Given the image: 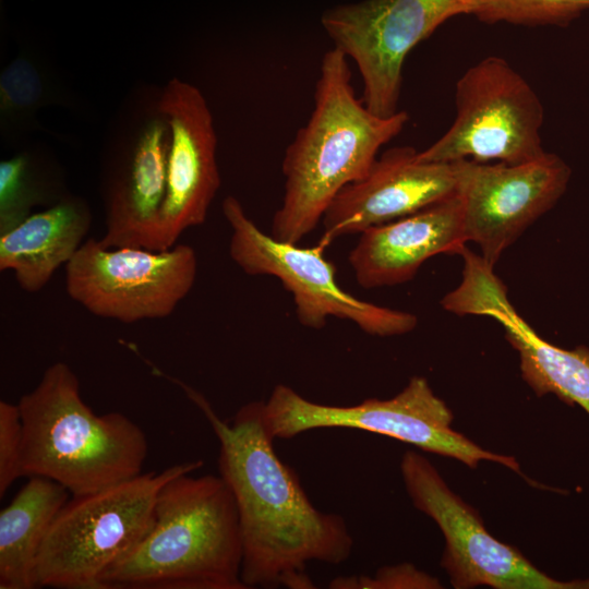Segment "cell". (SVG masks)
I'll return each mask as SVG.
<instances>
[{
	"label": "cell",
	"instance_id": "obj_1",
	"mask_svg": "<svg viewBox=\"0 0 589 589\" xmlns=\"http://www.w3.org/2000/svg\"><path fill=\"white\" fill-rule=\"evenodd\" d=\"M173 380V378H172ZM200 408L219 442V476L238 512L241 579L249 588L314 589L310 562H346L353 538L342 516L317 509L274 449L264 400L244 404L230 422L206 398L173 380Z\"/></svg>",
	"mask_w": 589,
	"mask_h": 589
},
{
	"label": "cell",
	"instance_id": "obj_2",
	"mask_svg": "<svg viewBox=\"0 0 589 589\" xmlns=\"http://www.w3.org/2000/svg\"><path fill=\"white\" fill-rule=\"evenodd\" d=\"M408 121L405 110L389 117L369 110L352 87L348 58L334 47L327 50L311 116L284 154V195L271 235L298 244L322 221L336 194L369 172L381 147Z\"/></svg>",
	"mask_w": 589,
	"mask_h": 589
},
{
	"label": "cell",
	"instance_id": "obj_3",
	"mask_svg": "<svg viewBox=\"0 0 589 589\" xmlns=\"http://www.w3.org/2000/svg\"><path fill=\"white\" fill-rule=\"evenodd\" d=\"M190 473L164 484L149 530L101 589H247L233 495L220 476Z\"/></svg>",
	"mask_w": 589,
	"mask_h": 589
},
{
	"label": "cell",
	"instance_id": "obj_4",
	"mask_svg": "<svg viewBox=\"0 0 589 589\" xmlns=\"http://www.w3.org/2000/svg\"><path fill=\"white\" fill-rule=\"evenodd\" d=\"M17 405L23 476L51 479L76 496L142 473L148 450L144 431L124 413L95 414L69 364L49 365Z\"/></svg>",
	"mask_w": 589,
	"mask_h": 589
},
{
	"label": "cell",
	"instance_id": "obj_5",
	"mask_svg": "<svg viewBox=\"0 0 589 589\" xmlns=\"http://www.w3.org/2000/svg\"><path fill=\"white\" fill-rule=\"evenodd\" d=\"M201 459L149 471L106 489L71 496L39 549L37 587L101 589L106 570L132 551L149 530L160 489L193 472Z\"/></svg>",
	"mask_w": 589,
	"mask_h": 589
},
{
	"label": "cell",
	"instance_id": "obj_6",
	"mask_svg": "<svg viewBox=\"0 0 589 589\" xmlns=\"http://www.w3.org/2000/svg\"><path fill=\"white\" fill-rule=\"evenodd\" d=\"M264 419L274 440L292 438L315 429H358L455 458L470 468L489 460L521 474L515 457L486 450L455 431L453 412L422 376L411 377L393 398H369L352 406L318 404L278 384L264 400Z\"/></svg>",
	"mask_w": 589,
	"mask_h": 589
},
{
	"label": "cell",
	"instance_id": "obj_7",
	"mask_svg": "<svg viewBox=\"0 0 589 589\" xmlns=\"http://www.w3.org/2000/svg\"><path fill=\"white\" fill-rule=\"evenodd\" d=\"M456 118L421 159L522 164L542 156L543 106L504 58L485 57L460 76L455 89Z\"/></svg>",
	"mask_w": 589,
	"mask_h": 589
},
{
	"label": "cell",
	"instance_id": "obj_8",
	"mask_svg": "<svg viewBox=\"0 0 589 589\" xmlns=\"http://www.w3.org/2000/svg\"><path fill=\"white\" fill-rule=\"evenodd\" d=\"M221 208L231 229V260L248 275L278 278L293 298L301 325L322 329L329 317H337L381 337L416 328L414 314L380 306L345 291L336 280V267L324 256L323 244L302 248L276 240L255 225L232 195L224 200Z\"/></svg>",
	"mask_w": 589,
	"mask_h": 589
},
{
	"label": "cell",
	"instance_id": "obj_9",
	"mask_svg": "<svg viewBox=\"0 0 589 589\" xmlns=\"http://www.w3.org/2000/svg\"><path fill=\"white\" fill-rule=\"evenodd\" d=\"M471 12L472 0H362L327 9L321 24L356 62L366 108L389 117L399 110L408 53L447 20Z\"/></svg>",
	"mask_w": 589,
	"mask_h": 589
},
{
	"label": "cell",
	"instance_id": "obj_10",
	"mask_svg": "<svg viewBox=\"0 0 589 589\" xmlns=\"http://www.w3.org/2000/svg\"><path fill=\"white\" fill-rule=\"evenodd\" d=\"M196 274V253L187 244L154 251L88 239L65 265V290L96 316L134 323L170 315Z\"/></svg>",
	"mask_w": 589,
	"mask_h": 589
},
{
	"label": "cell",
	"instance_id": "obj_11",
	"mask_svg": "<svg viewBox=\"0 0 589 589\" xmlns=\"http://www.w3.org/2000/svg\"><path fill=\"white\" fill-rule=\"evenodd\" d=\"M406 491L414 507L441 529V565L456 589H586L588 579L562 581L529 562L517 549L494 538L479 514L447 485L423 455L407 450L400 461Z\"/></svg>",
	"mask_w": 589,
	"mask_h": 589
},
{
	"label": "cell",
	"instance_id": "obj_12",
	"mask_svg": "<svg viewBox=\"0 0 589 589\" xmlns=\"http://www.w3.org/2000/svg\"><path fill=\"white\" fill-rule=\"evenodd\" d=\"M570 169L556 154L516 165L464 160L460 195L468 241L494 267L501 254L567 189Z\"/></svg>",
	"mask_w": 589,
	"mask_h": 589
},
{
	"label": "cell",
	"instance_id": "obj_13",
	"mask_svg": "<svg viewBox=\"0 0 589 589\" xmlns=\"http://www.w3.org/2000/svg\"><path fill=\"white\" fill-rule=\"evenodd\" d=\"M158 112L170 128L167 189L155 243V251H163L177 244L187 229L206 220L220 176L217 135L201 91L172 79L163 92Z\"/></svg>",
	"mask_w": 589,
	"mask_h": 589
},
{
	"label": "cell",
	"instance_id": "obj_14",
	"mask_svg": "<svg viewBox=\"0 0 589 589\" xmlns=\"http://www.w3.org/2000/svg\"><path fill=\"white\" fill-rule=\"evenodd\" d=\"M462 168L464 160L421 159L411 146L386 149L362 179L344 187L329 203L320 243L326 248L336 238L361 233L457 194Z\"/></svg>",
	"mask_w": 589,
	"mask_h": 589
},
{
	"label": "cell",
	"instance_id": "obj_15",
	"mask_svg": "<svg viewBox=\"0 0 589 589\" xmlns=\"http://www.w3.org/2000/svg\"><path fill=\"white\" fill-rule=\"evenodd\" d=\"M461 284L442 300L445 310L488 315L500 322L519 354L522 380L537 396L554 394L589 413V348L563 349L540 337L515 311L506 288L482 256L467 251Z\"/></svg>",
	"mask_w": 589,
	"mask_h": 589
},
{
	"label": "cell",
	"instance_id": "obj_16",
	"mask_svg": "<svg viewBox=\"0 0 589 589\" xmlns=\"http://www.w3.org/2000/svg\"><path fill=\"white\" fill-rule=\"evenodd\" d=\"M460 192L399 219L368 228L348 261L357 283L365 289L410 280L421 265L441 253L466 247Z\"/></svg>",
	"mask_w": 589,
	"mask_h": 589
},
{
	"label": "cell",
	"instance_id": "obj_17",
	"mask_svg": "<svg viewBox=\"0 0 589 589\" xmlns=\"http://www.w3.org/2000/svg\"><path fill=\"white\" fill-rule=\"evenodd\" d=\"M169 147V123L159 113L141 129L127 165L109 192L106 231L98 239L101 247L155 251L167 189Z\"/></svg>",
	"mask_w": 589,
	"mask_h": 589
},
{
	"label": "cell",
	"instance_id": "obj_18",
	"mask_svg": "<svg viewBox=\"0 0 589 589\" xmlns=\"http://www.w3.org/2000/svg\"><path fill=\"white\" fill-rule=\"evenodd\" d=\"M91 212L83 200L64 199L0 235V271L12 272L27 292L43 289L84 243Z\"/></svg>",
	"mask_w": 589,
	"mask_h": 589
},
{
	"label": "cell",
	"instance_id": "obj_19",
	"mask_svg": "<svg viewBox=\"0 0 589 589\" xmlns=\"http://www.w3.org/2000/svg\"><path fill=\"white\" fill-rule=\"evenodd\" d=\"M71 493L39 476L29 480L0 513V589H33L39 549Z\"/></svg>",
	"mask_w": 589,
	"mask_h": 589
},
{
	"label": "cell",
	"instance_id": "obj_20",
	"mask_svg": "<svg viewBox=\"0 0 589 589\" xmlns=\"http://www.w3.org/2000/svg\"><path fill=\"white\" fill-rule=\"evenodd\" d=\"M589 10V0H472L471 15L488 24L565 26Z\"/></svg>",
	"mask_w": 589,
	"mask_h": 589
},
{
	"label": "cell",
	"instance_id": "obj_21",
	"mask_svg": "<svg viewBox=\"0 0 589 589\" xmlns=\"http://www.w3.org/2000/svg\"><path fill=\"white\" fill-rule=\"evenodd\" d=\"M44 190L35 178L28 155L20 154L0 163V235L27 218L44 201Z\"/></svg>",
	"mask_w": 589,
	"mask_h": 589
},
{
	"label": "cell",
	"instance_id": "obj_22",
	"mask_svg": "<svg viewBox=\"0 0 589 589\" xmlns=\"http://www.w3.org/2000/svg\"><path fill=\"white\" fill-rule=\"evenodd\" d=\"M44 84L39 71L28 60L19 58L9 64L0 77L2 118L31 116L46 100Z\"/></svg>",
	"mask_w": 589,
	"mask_h": 589
},
{
	"label": "cell",
	"instance_id": "obj_23",
	"mask_svg": "<svg viewBox=\"0 0 589 589\" xmlns=\"http://www.w3.org/2000/svg\"><path fill=\"white\" fill-rule=\"evenodd\" d=\"M22 420L19 405L0 400V497L23 476Z\"/></svg>",
	"mask_w": 589,
	"mask_h": 589
},
{
	"label": "cell",
	"instance_id": "obj_24",
	"mask_svg": "<svg viewBox=\"0 0 589 589\" xmlns=\"http://www.w3.org/2000/svg\"><path fill=\"white\" fill-rule=\"evenodd\" d=\"M438 581L409 564L380 568L375 575L337 576L330 589L438 588Z\"/></svg>",
	"mask_w": 589,
	"mask_h": 589
}]
</instances>
